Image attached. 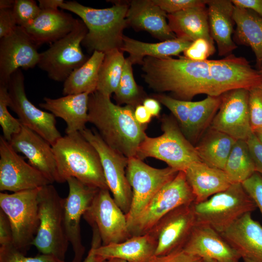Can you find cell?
<instances>
[{"instance_id":"45","label":"cell","mask_w":262,"mask_h":262,"mask_svg":"<svg viewBox=\"0 0 262 262\" xmlns=\"http://www.w3.org/2000/svg\"><path fill=\"white\" fill-rule=\"evenodd\" d=\"M242 184L262 215V175L255 172Z\"/></svg>"},{"instance_id":"33","label":"cell","mask_w":262,"mask_h":262,"mask_svg":"<svg viewBox=\"0 0 262 262\" xmlns=\"http://www.w3.org/2000/svg\"><path fill=\"white\" fill-rule=\"evenodd\" d=\"M105 53L95 50L86 61L74 70L64 82V96L97 91L98 72Z\"/></svg>"},{"instance_id":"19","label":"cell","mask_w":262,"mask_h":262,"mask_svg":"<svg viewBox=\"0 0 262 262\" xmlns=\"http://www.w3.org/2000/svg\"><path fill=\"white\" fill-rule=\"evenodd\" d=\"M40 53L24 29L17 26L0 39V84L8 86L11 75L21 68L37 66Z\"/></svg>"},{"instance_id":"24","label":"cell","mask_w":262,"mask_h":262,"mask_svg":"<svg viewBox=\"0 0 262 262\" xmlns=\"http://www.w3.org/2000/svg\"><path fill=\"white\" fill-rule=\"evenodd\" d=\"M78 19L62 10H41L30 24L23 27L38 47L63 38L75 27Z\"/></svg>"},{"instance_id":"56","label":"cell","mask_w":262,"mask_h":262,"mask_svg":"<svg viewBox=\"0 0 262 262\" xmlns=\"http://www.w3.org/2000/svg\"><path fill=\"white\" fill-rule=\"evenodd\" d=\"M102 262H127L126 261L118 258H109L105 260Z\"/></svg>"},{"instance_id":"52","label":"cell","mask_w":262,"mask_h":262,"mask_svg":"<svg viewBox=\"0 0 262 262\" xmlns=\"http://www.w3.org/2000/svg\"><path fill=\"white\" fill-rule=\"evenodd\" d=\"M134 116L137 122L145 126L149 123L152 116L143 104L137 105L134 108Z\"/></svg>"},{"instance_id":"18","label":"cell","mask_w":262,"mask_h":262,"mask_svg":"<svg viewBox=\"0 0 262 262\" xmlns=\"http://www.w3.org/2000/svg\"><path fill=\"white\" fill-rule=\"evenodd\" d=\"M249 90L233 89L221 95L219 108L210 128L228 134L236 140H246L253 132L250 123Z\"/></svg>"},{"instance_id":"46","label":"cell","mask_w":262,"mask_h":262,"mask_svg":"<svg viewBox=\"0 0 262 262\" xmlns=\"http://www.w3.org/2000/svg\"><path fill=\"white\" fill-rule=\"evenodd\" d=\"M202 259L180 249L162 256L154 255L148 262H201Z\"/></svg>"},{"instance_id":"23","label":"cell","mask_w":262,"mask_h":262,"mask_svg":"<svg viewBox=\"0 0 262 262\" xmlns=\"http://www.w3.org/2000/svg\"><path fill=\"white\" fill-rule=\"evenodd\" d=\"M129 4L128 25L147 31L161 41L177 38L168 25L167 14L152 0H132Z\"/></svg>"},{"instance_id":"26","label":"cell","mask_w":262,"mask_h":262,"mask_svg":"<svg viewBox=\"0 0 262 262\" xmlns=\"http://www.w3.org/2000/svg\"><path fill=\"white\" fill-rule=\"evenodd\" d=\"M90 94L84 93L51 98L45 97L39 106L49 111L55 117L63 119L66 124V133L81 132L88 122V101Z\"/></svg>"},{"instance_id":"48","label":"cell","mask_w":262,"mask_h":262,"mask_svg":"<svg viewBox=\"0 0 262 262\" xmlns=\"http://www.w3.org/2000/svg\"><path fill=\"white\" fill-rule=\"evenodd\" d=\"M17 27L13 9H0V39L11 33Z\"/></svg>"},{"instance_id":"4","label":"cell","mask_w":262,"mask_h":262,"mask_svg":"<svg viewBox=\"0 0 262 262\" xmlns=\"http://www.w3.org/2000/svg\"><path fill=\"white\" fill-rule=\"evenodd\" d=\"M51 146L56 162L57 182H66L73 177L92 187L108 189L99 156L80 132L62 136Z\"/></svg>"},{"instance_id":"40","label":"cell","mask_w":262,"mask_h":262,"mask_svg":"<svg viewBox=\"0 0 262 262\" xmlns=\"http://www.w3.org/2000/svg\"><path fill=\"white\" fill-rule=\"evenodd\" d=\"M0 262H66L53 256L43 254L27 257L13 245L0 247Z\"/></svg>"},{"instance_id":"50","label":"cell","mask_w":262,"mask_h":262,"mask_svg":"<svg viewBox=\"0 0 262 262\" xmlns=\"http://www.w3.org/2000/svg\"><path fill=\"white\" fill-rule=\"evenodd\" d=\"M92 229V238L91 247L87 257L83 262H102L105 259L96 253V249L102 245L101 239L98 230L95 225L90 226Z\"/></svg>"},{"instance_id":"15","label":"cell","mask_w":262,"mask_h":262,"mask_svg":"<svg viewBox=\"0 0 262 262\" xmlns=\"http://www.w3.org/2000/svg\"><path fill=\"white\" fill-rule=\"evenodd\" d=\"M52 184L36 168L26 163L2 136L0 137V190L14 193Z\"/></svg>"},{"instance_id":"1","label":"cell","mask_w":262,"mask_h":262,"mask_svg":"<svg viewBox=\"0 0 262 262\" xmlns=\"http://www.w3.org/2000/svg\"><path fill=\"white\" fill-rule=\"evenodd\" d=\"M142 77L148 86L159 92H170L174 98L187 101L199 94L215 97L220 92L219 70L216 60H191L145 57Z\"/></svg>"},{"instance_id":"8","label":"cell","mask_w":262,"mask_h":262,"mask_svg":"<svg viewBox=\"0 0 262 262\" xmlns=\"http://www.w3.org/2000/svg\"><path fill=\"white\" fill-rule=\"evenodd\" d=\"M40 188L13 194L0 193V209L7 216L13 231V246L23 254L37 233L39 224L38 195Z\"/></svg>"},{"instance_id":"34","label":"cell","mask_w":262,"mask_h":262,"mask_svg":"<svg viewBox=\"0 0 262 262\" xmlns=\"http://www.w3.org/2000/svg\"><path fill=\"white\" fill-rule=\"evenodd\" d=\"M221 102V96H207L204 99L192 101L187 129L184 134L193 144L199 140L210 126Z\"/></svg>"},{"instance_id":"47","label":"cell","mask_w":262,"mask_h":262,"mask_svg":"<svg viewBox=\"0 0 262 262\" xmlns=\"http://www.w3.org/2000/svg\"><path fill=\"white\" fill-rule=\"evenodd\" d=\"M256 172L262 175V142L253 132L246 140Z\"/></svg>"},{"instance_id":"39","label":"cell","mask_w":262,"mask_h":262,"mask_svg":"<svg viewBox=\"0 0 262 262\" xmlns=\"http://www.w3.org/2000/svg\"><path fill=\"white\" fill-rule=\"evenodd\" d=\"M154 97L171 112L184 133L188 126L192 101L179 99L162 94L156 95Z\"/></svg>"},{"instance_id":"43","label":"cell","mask_w":262,"mask_h":262,"mask_svg":"<svg viewBox=\"0 0 262 262\" xmlns=\"http://www.w3.org/2000/svg\"><path fill=\"white\" fill-rule=\"evenodd\" d=\"M215 51L214 43L207 39L199 38L191 43L183 51L184 56L191 60L204 61Z\"/></svg>"},{"instance_id":"7","label":"cell","mask_w":262,"mask_h":262,"mask_svg":"<svg viewBox=\"0 0 262 262\" xmlns=\"http://www.w3.org/2000/svg\"><path fill=\"white\" fill-rule=\"evenodd\" d=\"M193 208L196 224L209 226L221 234L257 207L242 183H233L206 200L194 202Z\"/></svg>"},{"instance_id":"41","label":"cell","mask_w":262,"mask_h":262,"mask_svg":"<svg viewBox=\"0 0 262 262\" xmlns=\"http://www.w3.org/2000/svg\"><path fill=\"white\" fill-rule=\"evenodd\" d=\"M13 11L17 26L25 27L34 20L41 9L34 0H15Z\"/></svg>"},{"instance_id":"42","label":"cell","mask_w":262,"mask_h":262,"mask_svg":"<svg viewBox=\"0 0 262 262\" xmlns=\"http://www.w3.org/2000/svg\"><path fill=\"white\" fill-rule=\"evenodd\" d=\"M250 123L253 132L262 129V84L249 90Z\"/></svg>"},{"instance_id":"25","label":"cell","mask_w":262,"mask_h":262,"mask_svg":"<svg viewBox=\"0 0 262 262\" xmlns=\"http://www.w3.org/2000/svg\"><path fill=\"white\" fill-rule=\"evenodd\" d=\"M211 36L217 45L219 56H227L237 47L232 39L234 5L229 0H207Z\"/></svg>"},{"instance_id":"3","label":"cell","mask_w":262,"mask_h":262,"mask_svg":"<svg viewBox=\"0 0 262 262\" xmlns=\"http://www.w3.org/2000/svg\"><path fill=\"white\" fill-rule=\"evenodd\" d=\"M114 3L111 7L98 9L71 0L64 1L60 7L77 15L86 26L87 33L82 45L90 53L97 50L105 53L122 47L129 4Z\"/></svg>"},{"instance_id":"32","label":"cell","mask_w":262,"mask_h":262,"mask_svg":"<svg viewBox=\"0 0 262 262\" xmlns=\"http://www.w3.org/2000/svg\"><path fill=\"white\" fill-rule=\"evenodd\" d=\"M195 147L202 162L224 170L231 150L237 140L209 127Z\"/></svg>"},{"instance_id":"54","label":"cell","mask_w":262,"mask_h":262,"mask_svg":"<svg viewBox=\"0 0 262 262\" xmlns=\"http://www.w3.org/2000/svg\"><path fill=\"white\" fill-rule=\"evenodd\" d=\"M38 5L41 10H58L64 2L63 0H38Z\"/></svg>"},{"instance_id":"35","label":"cell","mask_w":262,"mask_h":262,"mask_svg":"<svg viewBox=\"0 0 262 262\" xmlns=\"http://www.w3.org/2000/svg\"><path fill=\"white\" fill-rule=\"evenodd\" d=\"M126 58L123 52L116 49L105 53L98 76L97 91L111 97L117 90Z\"/></svg>"},{"instance_id":"16","label":"cell","mask_w":262,"mask_h":262,"mask_svg":"<svg viewBox=\"0 0 262 262\" xmlns=\"http://www.w3.org/2000/svg\"><path fill=\"white\" fill-rule=\"evenodd\" d=\"M193 203L173 210L148 232L157 241L155 255H166L183 248L196 224Z\"/></svg>"},{"instance_id":"59","label":"cell","mask_w":262,"mask_h":262,"mask_svg":"<svg viewBox=\"0 0 262 262\" xmlns=\"http://www.w3.org/2000/svg\"><path fill=\"white\" fill-rule=\"evenodd\" d=\"M243 262H254L253 261H252V260H250L249 259H243Z\"/></svg>"},{"instance_id":"10","label":"cell","mask_w":262,"mask_h":262,"mask_svg":"<svg viewBox=\"0 0 262 262\" xmlns=\"http://www.w3.org/2000/svg\"><path fill=\"white\" fill-rule=\"evenodd\" d=\"M179 172L169 166L151 167L136 157L129 159L126 175L132 190L130 209L126 214L129 229L157 193Z\"/></svg>"},{"instance_id":"9","label":"cell","mask_w":262,"mask_h":262,"mask_svg":"<svg viewBox=\"0 0 262 262\" xmlns=\"http://www.w3.org/2000/svg\"><path fill=\"white\" fill-rule=\"evenodd\" d=\"M87 33L83 21L78 19L70 33L40 53L38 67L45 71L51 80L64 82L74 70L88 59L81 48Z\"/></svg>"},{"instance_id":"30","label":"cell","mask_w":262,"mask_h":262,"mask_svg":"<svg viewBox=\"0 0 262 262\" xmlns=\"http://www.w3.org/2000/svg\"><path fill=\"white\" fill-rule=\"evenodd\" d=\"M192 42L176 38L158 43H147L130 38L123 37V44L120 50L127 52V58L131 64L142 65L146 57L156 58L171 57L178 56L190 46Z\"/></svg>"},{"instance_id":"22","label":"cell","mask_w":262,"mask_h":262,"mask_svg":"<svg viewBox=\"0 0 262 262\" xmlns=\"http://www.w3.org/2000/svg\"><path fill=\"white\" fill-rule=\"evenodd\" d=\"M221 235L241 258L262 262V226L251 213L244 214Z\"/></svg>"},{"instance_id":"11","label":"cell","mask_w":262,"mask_h":262,"mask_svg":"<svg viewBox=\"0 0 262 262\" xmlns=\"http://www.w3.org/2000/svg\"><path fill=\"white\" fill-rule=\"evenodd\" d=\"M195 201L185 173L177 176L157 193L129 228L131 236L148 233L167 213L180 206Z\"/></svg>"},{"instance_id":"28","label":"cell","mask_w":262,"mask_h":262,"mask_svg":"<svg viewBox=\"0 0 262 262\" xmlns=\"http://www.w3.org/2000/svg\"><path fill=\"white\" fill-rule=\"evenodd\" d=\"M167 19L177 38L192 42L203 38L214 43L210 33L207 5L167 14Z\"/></svg>"},{"instance_id":"13","label":"cell","mask_w":262,"mask_h":262,"mask_svg":"<svg viewBox=\"0 0 262 262\" xmlns=\"http://www.w3.org/2000/svg\"><path fill=\"white\" fill-rule=\"evenodd\" d=\"M80 132L97 151L108 189L117 205L126 214L132 199V190L126 175L129 159L110 147L98 132L85 128Z\"/></svg>"},{"instance_id":"6","label":"cell","mask_w":262,"mask_h":262,"mask_svg":"<svg viewBox=\"0 0 262 262\" xmlns=\"http://www.w3.org/2000/svg\"><path fill=\"white\" fill-rule=\"evenodd\" d=\"M163 134L156 137L146 135L140 144L136 158L152 157L161 160L178 171H183L192 164L201 162L195 147L182 133L176 121L164 115L162 119Z\"/></svg>"},{"instance_id":"2","label":"cell","mask_w":262,"mask_h":262,"mask_svg":"<svg viewBox=\"0 0 262 262\" xmlns=\"http://www.w3.org/2000/svg\"><path fill=\"white\" fill-rule=\"evenodd\" d=\"M134 108L115 104L111 97L97 91L89 95L88 122L96 127L105 143L128 159L136 157L147 135L145 126L135 119Z\"/></svg>"},{"instance_id":"49","label":"cell","mask_w":262,"mask_h":262,"mask_svg":"<svg viewBox=\"0 0 262 262\" xmlns=\"http://www.w3.org/2000/svg\"><path fill=\"white\" fill-rule=\"evenodd\" d=\"M13 231L10 221L6 214L0 209V245H13Z\"/></svg>"},{"instance_id":"31","label":"cell","mask_w":262,"mask_h":262,"mask_svg":"<svg viewBox=\"0 0 262 262\" xmlns=\"http://www.w3.org/2000/svg\"><path fill=\"white\" fill-rule=\"evenodd\" d=\"M233 18L236 26L235 42L251 48L259 68L262 64V17L250 10L234 6Z\"/></svg>"},{"instance_id":"60","label":"cell","mask_w":262,"mask_h":262,"mask_svg":"<svg viewBox=\"0 0 262 262\" xmlns=\"http://www.w3.org/2000/svg\"><path fill=\"white\" fill-rule=\"evenodd\" d=\"M258 71L260 73V74L262 75V64L261 66L259 68Z\"/></svg>"},{"instance_id":"36","label":"cell","mask_w":262,"mask_h":262,"mask_svg":"<svg viewBox=\"0 0 262 262\" xmlns=\"http://www.w3.org/2000/svg\"><path fill=\"white\" fill-rule=\"evenodd\" d=\"M224 171L232 183H242L256 172L246 141H236Z\"/></svg>"},{"instance_id":"29","label":"cell","mask_w":262,"mask_h":262,"mask_svg":"<svg viewBox=\"0 0 262 262\" xmlns=\"http://www.w3.org/2000/svg\"><path fill=\"white\" fill-rule=\"evenodd\" d=\"M157 241L150 233L132 236L119 243L101 245L96 253L105 259L118 258L127 262H148L155 255Z\"/></svg>"},{"instance_id":"58","label":"cell","mask_w":262,"mask_h":262,"mask_svg":"<svg viewBox=\"0 0 262 262\" xmlns=\"http://www.w3.org/2000/svg\"><path fill=\"white\" fill-rule=\"evenodd\" d=\"M201 262H219L216 260L210 259H202Z\"/></svg>"},{"instance_id":"57","label":"cell","mask_w":262,"mask_h":262,"mask_svg":"<svg viewBox=\"0 0 262 262\" xmlns=\"http://www.w3.org/2000/svg\"><path fill=\"white\" fill-rule=\"evenodd\" d=\"M259 139L262 142V129L257 130L253 132Z\"/></svg>"},{"instance_id":"17","label":"cell","mask_w":262,"mask_h":262,"mask_svg":"<svg viewBox=\"0 0 262 262\" xmlns=\"http://www.w3.org/2000/svg\"><path fill=\"white\" fill-rule=\"evenodd\" d=\"M68 194L65 198L64 222L65 232L74 251L71 262H81L85 252L81 231V219L99 189L88 186L73 177L66 180Z\"/></svg>"},{"instance_id":"21","label":"cell","mask_w":262,"mask_h":262,"mask_svg":"<svg viewBox=\"0 0 262 262\" xmlns=\"http://www.w3.org/2000/svg\"><path fill=\"white\" fill-rule=\"evenodd\" d=\"M182 249L202 259L219 262H239L241 258L220 233L202 224H196Z\"/></svg>"},{"instance_id":"37","label":"cell","mask_w":262,"mask_h":262,"mask_svg":"<svg viewBox=\"0 0 262 262\" xmlns=\"http://www.w3.org/2000/svg\"><path fill=\"white\" fill-rule=\"evenodd\" d=\"M132 66L129 59L126 58L120 81L114 94L117 104H126L135 108L143 103L146 98L134 80Z\"/></svg>"},{"instance_id":"5","label":"cell","mask_w":262,"mask_h":262,"mask_svg":"<svg viewBox=\"0 0 262 262\" xmlns=\"http://www.w3.org/2000/svg\"><path fill=\"white\" fill-rule=\"evenodd\" d=\"M40 224L32 245L43 254L65 261L69 241L65 229V198L49 184L40 188L38 195Z\"/></svg>"},{"instance_id":"44","label":"cell","mask_w":262,"mask_h":262,"mask_svg":"<svg viewBox=\"0 0 262 262\" xmlns=\"http://www.w3.org/2000/svg\"><path fill=\"white\" fill-rule=\"evenodd\" d=\"M167 14L187 9L206 6L207 0H152Z\"/></svg>"},{"instance_id":"20","label":"cell","mask_w":262,"mask_h":262,"mask_svg":"<svg viewBox=\"0 0 262 262\" xmlns=\"http://www.w3.org/2000/svg\"><path fill=\"white\" fill-rule=\"evenodd\" d=\"M16 152L24 154L29 163L43 173L51 183L58 181L56 162L51 145L38 134L22 125L8 142Z\"/></svg>"},{"instance_id":"12","label":"cell","mask_w":262,"mask_h":262,"mask_svg":"<svg viewBox=\"0 0 262 262\" xmlns=\"http://www.w3.org/2000/svg\"><path fill=\"white\" fill-rule=\"evenodd\" d=\"M8 90V107L17 115L22 125L38 134L51 146L62 137L56 126L55 116L38 108L28 98L21 69L11 75Z\"/></svg>"},{"instance_id":"14","label":"cell","mask_w":262,"mask_h":262,"mask_svg":"<svg viewBox=\"0 0 262 262\" xmlns=\"http://www.w3.org/2000/svg\"><path fill=\"white\" fill-rule=\"evenodd\" d=\"M83 218L97 228L102 245L123 242L131 237L126 214L112 197L108 189H99Z\"/></svg>"},{"instance_id":"55","label":"cell","mask_w":262,"mask_h":262,"mask_svg":"<svg viewBox=\"0 0 262 262\" xmlns=\"http://www.w3.org/2000/svg\"><path fill=\"white\" fill-rule=\"evenodd\" d=\"M15 2V0H0V9H13Z\"/></svg>"},{"instance_id":"51","label":"cell","mask_w":262,"mask_h":262,"mask_svg":"<svg viewBox=\"0 0 262 262\" xmlns=\"http://www.w3.org/2000/svg\"><path fill=\"white\" fill-rule=\"evenodd\" d=\"M236 7L250 10L262 17V0H231Z\"/></svg>"},{"instance_id":"27","label":"cell","mask_w":262,"mask_h":262,"mask_svg":"<svg viewBox=\"0 0 262 262\" xmlns=\"http://www.w3.org/2000/svg\"><path fill=\"white\" fill-rule=\"evenodd\" d=\"M184 172L195 196L194 202L206 200L225 190L232 183L224 170L202 162L192 164Z\"/></svg>"},{"instance_id":"38","label":"cell","mask_w":262,"mask_h":262,"mask_svg":"<svg viewBox=\"0 0 262 262\" xmlns=\"http://www.w3.org/2000/svg\"><path fill=\"white\" fill-rule=\"evenodd\" d=\"M9 94L8 86L0 84V125L3 137L10 142L13 135L18 133L22 124L18 120L13 117L8 110Z\"/></svg>"},{"instance_id":"53","label":"cell","mask_w":262,"mask_h":262,"mask_svg":"<svg viewBox=\"0 0 262 262\" xmlns=\"http://www.w3.org/2000/svg\"><path fill=\"white\" fill-rule=\"evenodd\" d=\"M142 103L152 116H158L159 115L161 108L160 103L156 99L146 98Z\"/></svg>"}]
</instances>
